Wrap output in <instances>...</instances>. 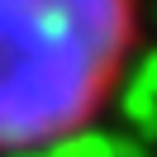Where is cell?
<instances>
[{"label":"cell","instance_id":"6da1fadb","mask_svg":"<svg viewBox=\"0 0 157 157\" xmlns=\"http://www.w3.org/2000/svg\"><path fill=\"white\" fill-rule=\"evenodd\" d=\"M133 38V0H0V157L81 133L109 105Z\"/></svg>","mask_w":157,"mask_h":157}]
</instances>
